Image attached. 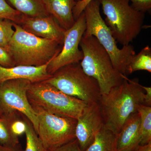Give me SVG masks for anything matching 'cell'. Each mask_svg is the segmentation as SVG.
<instances>
[{
	"label": "cell",
	"instance_id": "cell-11",
	"mask_svg": "<svg viewBox=\"0 0 151 151\" xmlns=\"http://www.w3.org/2000/svg\"><path fill=\"white\" fill-rule=\"evenodd\" d=\"M104 125L98 102L87 103L77 119L76 139L80 149L85 151L94 140L95 135Z\"/></svg>",
	"mask_w": 151,
	"mask_h": 151
},
{
	"label": "cell",
	"instance_id": "cell-12",
	"mask_svg": "<svg viewBox=\"0 0 151 151\" xmlns=\"http://www.w3.org/2000/svg\"><path fill=\"white\" fill-rule=\"evenodd\" d=\"M27 32L42 38L63 44L65 30L52 16L31 17L22 15L19 24Z\"/></svg>",
	"mask_w": 151,
	"mask_h": 151
},
{
	"label": "cell",
	"instance_id": "cell-1",
	"mask_svg": "<svg viewBox=\"0 0 151 151\" xmlns=\"http://www.w3.org/2000/svg\"><path fill=\"white\" fill-rule=\"evenodd\" d=\"M123 76L122 83L108 94L101 95L98 102L104 125L116 135L128 118L137 113L139 106L145 105V92L138 80Z\"/></svg>",
	"mask_w": 151,
	"mask_h": 151
},
{
	"label": "cell",
	"instance_id": "cell-23",
	"mask_svg": "<svg viewBox=\"0 0 151 151\" xmlns=\"http://www.w3.org/2000/svg\"><path fill=\"white\" fill-rule=\"evenodd\" d=\"M14 23L9 20H0V47L7 49L14 32Z\"/></svg>",
	"mask_w": 151,
	"mask_h": 151
},
{
	"label": "cell",
	"instance_id": "cell-4",
	"mask_svg": "<svg viewBox=\"0 0 151 151\" xmlns=\"http://www.w3.org/2000/svg\"><path fill=\"white\" fill-rule=\"evenodd\" d=\"M98 0H92L84 10L86 28L84 36H92L108 52L114 67L119 73L127 75V67L136 53L134 47L129 45L119 48L110 29L102 18Z\"/></svg>",
	"mask_w": 151,
	"mask_h": 151
},
{
	"label": "cell",
	"instance_id": "cell-27",
	"mask_svg": "<svg viewBox=\"0 0 151 151\" xmlns=\"http://www.w3.org/2000/svg\"><path fill=\"white\" fill-rule=\"evenodd\" d=\"M48 151H82L76 139L63 145L55 150Z\"/></svg>",
	"mask_w": 151,
	"mask_h": 151
},
{
	"label": "cell",
	"instance_id": "cell-20",
	"mask_svg": "<svg viewBox=\"0 0 151 151\" xmlns=\"http://www.w3.org/2000/svg\"><path fill=\"white\" fill-rule=\"evenodd\" d=\"M138 113L140 116L141 145L151 142V107L141 105L138 108Z\"/></svg>",
	"mask_w": 151,
	"mask_h": 151
},
{
	"label": "cell",
	"instance_id": "cell-7",
	"mask_svg": "<svg viewBox=\"0 0 151 151\" xmlns=\"http://www.w3.org/2000/svg\"><path fill=\"white\" fill-rule=\"evenodd\" d=\"M45 81L87 103L98 102L101 96L97 81L84 72L79 62L61 68Z\"/></svg>",
	"mask_w": 151,
	"mask_h": 151
},
{
	"label": "cell",
	"instance_id": "cell-3",
	"mask_svg": "<svg viewBox=\"0 0 151 151\" xmlns=\"http://www.w3.org/2000/svg\"><path fill=\"white\" fill-rule=\"evenodd\" d=\"M79 46L83 54L80 65L87 75L97 81L101 95L108 94L122 83L123 74L114 67L108 52L96 38L83 36Z\"/></svg>",
	"mask_w": 151,
	"mask_h": 151
},
{
	"label": "cell",
	"instance_id": "cell-19",
	"mask_svg": "<svg viewBox=\"0 0 151 151\" xmlns=\"http://www.w3.org/2000/svg\"><path fill=\"white\" fill-rule=\"evenodd\" d=\"M143 70L151 72V48L148 45L133 57L127 67V74Z\"/></svg>",
	"mask_w": 151,
	"mask_h": 151
},
{
	"label": "cell",
	"instance_id": "cell-8",
	"mask_svg": "<svg viewBox=\"0 0 151 151\" xmlns=\"http://www.w3.org/2000/svg\"><path fill=\"white\" fill-rule=\"evenodd\" d=\"M38 118L37 134L46 151L55 150L76 139V119L35 111Z\"/></svg>",
	"mask_w": 151,
	"mask_h": 151
},
{
	"label": "cell",
	"instance_id": "cell-32",
	"mask_svg": "<svg viewBox=\"0 0 151 151\" xmlns=\"http://www.w3.org/2000/svg\"><path fill=\"white\" fill-rule=\"evenodd\" d=\"M76 1V2L78 1H81V0H75Z\"/></svg>",
	"mask_w": 151,
	"mask_h": 151
},
{
	"label": "cell",
	"instance_id": "cell-18",
	"mask_svg": "<svg viewBox=\"0 0 151 151\" xmlns=\"http://www.w3.org/2000/svg\"><path fill=\"white\" fill-rule=\"evenodd\" d=\"M20 112L14 111L2 114L0 117V144L8 147H16L19 145V137L12 131L13 122Z\"/></svg>",
	"mask_w": 151,
	"mask_h": 151
},
{
	"label": "cell",
	"instance_id": "cell-21",
	"mask_svg": "<svg viewBox=\"0 0 151 151\" xmlns=\"http://www.w3.org/2000/svg\"><path fill=\"white\" fill-rule=\"evenodd\" d=\"M26 146L24 151H47L44 147L31 122L25 117Z\"/></svg>",
	"mask_w": 151,
	"mask_h": 151
},
{
	"label": "cell",
	"instance_id": "cell-25",
	"mask_svg": "<svg viewBox=\"0 0 151 151\" xmlns=\"http://www.w3.org/2000/svg\"><path fill=\"white\" fill-rule=\"evenodd\" d=\"M132 3L134 9L139 12L145 13L151 8V0H129Z\"/></svg>",
	"mask_w": 151,
	"mask_h": 151
},
{
	"label": "cell",
	"instance_id": "cell-28",
	"mask_svg": "<svg viewBox=\"0 0 151 151\" xmlns=\"http://www.w3.org/2000/svg\"><path fill=\"white\" fill-rule=\"evenodd\" d=\"M142 88L145 92V105L151 106V88L142 85Z\"/></svg>",
	"mask_w": 151,
	"mask_h": 151
},
{
	"label": "cell",
	"instance_id": "cell-10",
	"mask_svg": "<svg viewBox=\"0 0 151 151\" xmlns=\"http://www.w3.org/2000/svg\"><path fill=\"white\" fill-rule=\"evenodd\" d=\"M86 28V20L83 12L74 24L65 31L61 51L47 65V71L50 74L52 75L65 65L81 61L83 54L79 46Z\"/></svg>",
	"mask_w": 151,
	"mask_h": 151
},
{
	"label": "cell",
	"instance_id": "cell-15",
	"mask_svg": "<svg viewBox=\"0 0 151 151\" xmlns=\"http://www.w3.org/2000/svg\"><path fill=\"white\" fill-rule=\"evenodd\" d=\"M47 12L60 27L66 30L74 24L73 10L75 0H42Z\"/></svg>",
	"mask_w": 151,
	"mask_h": 151
},
{
	"label": "cell",
	"instance_id": "cell-31",
	"mask_svg": "<svg viewBox=\"0 0 151 151\" xmlns=\"http://www.w3.org/2000/svg\"><path fill=\"white\" fill-rule=\"evenodd\" d=\"M2 116V113H1V112H0V117H1V116Z\"/></svg>",
	"mask_w": 151,
	"mask_h": 151
},
{
	"label": "cell",
	"instance_id": "cell-22",
	"mask_svg": "<svg viewBox=\"0 0 151 151\" xmlns=\"http://www.w3.org/2000/svg\"><path fill=\"white\" fill-rule=\"evenodd\" d=\"M22 14L13 8L6 0H0V20L8 19L19 24Z\"/></svg>",
	"mask_w": 151,
	"mask_h": 151
},
{
	"label": "cell",
	"instance_id": "cell-29",
	"mask_svg": "<svg viewBox=\"0 0 151 151\" xmlns=\"http://www.w3.org/2000/svg\"><path fill=\"white\" fill-rule=\"evenodd\" d=\"M0 151H24L22 149L20 145L16 147H8L0 144Z\"/></svg>",
	"mask_w": 151,
	"mask_h": 151
},
{
	"label": "cell",
	"instance_id": "cell-16",
	"mask_svg": "<svg viewBox=\"0 0 151 151\" xmlns=\"http://www.w3.org/2000/svg\"><path fill=\"white\" fill-rule=\"evenodd\" d=\"M9 5L25 16L35 17L50 15L42 0H6Z\"/></svg>",
	"mask_w": 151,
	"mask_h": 151
},
{
	"label": "cell",
	"instance_id": "cell-24",
	"mask_svg": "<svg viewBox=\"0 0 151 151\" xmlns=\"http://www.w3.org/2000/svg\"><path fill=\"white\" fill-rule=\"evenodd\" d=\"M0 65L5 67L15 66L14 61L7 50L0 47Z\"/></svg>",
	"mask_w": 151,
	"mask_h": 151
},
{
	"label": "cell",
	"instance_id": "cell-13",
	"mask_svg": "<svg viewBox=\"0 0 151 151\" xmlns=\"http://www.w3.org/2000/svg\"><path fill=\"white\" fill-rule=\"evenodd\" d=\"M49 63L38 67L17 65L5 67L0 65V85L14 79H27L32 83L46 81L52 76L47 71Z\"/></svg>",
	"mask_w": 151,
	"mask_h": 151
},
{
	"label": "cell",
	"instance_id": "cell-26",
	"mask_svg": "<svg viewBox=\"0 0 151 151\" xmlns=\"http://www.w3.org/2000/svg\"><path fill=\"white\" fill-rule=\"evenodd\" d=\"M92 0H81L76 2L73 10V17L75 20L84 12L85 8Z\"/></svg>",
	"mask_w": 151,
	"mask_h": 151
},
{
	"label": "cell",
	"instance_id": "cell-9",
	"mask_svg": "<svg viewBox=\"0 0 151 151\" xmlns=\"http://www.w3.org/2000/svg\"><path fill=\"white\" fill-rule=\"evenodd\" d=\"M31 82L24 79L9 80L0 85V112L2 114L18 111L23 114L32 124L37 132V113L30 104L27 91Z\"/></svg>",
	"mask_w": 151,
	"mask_h": 151
},
{
	"label": "cell",
	"instance_id": "cell-14",
	"mask_svg": "<svg viewBox=\"0 0 151 151\" xmlns=\"http://www.w3.org/2000/svg\"><path fill=\"white\" fill-rule=\"evenodd\" d=\"M140 116L132 114L124 123L117 134V151H133L141 141Z\"/></svg>",
	"mask_w": 151,
	"mask_h": 151
},
{
	"label": "cell",
	"instance_id": "cell-5",
	"mask_svg": "<svg viewBox=\"0 0 151 151\" xmlns=\"http://www.w3.org/2000/svg\"><path fill=\"white\" fill-rule=\"evenodd\" d=\"M105 16V22L116 41L128 45L139 34L144 13L134 9L129 0H98Z\"/></svg>",
	"mask_w": 151,
	"mask_h": 151
},
{
	"label": "cell",
	"instance_id": "cell-30",
	"mask_svg": "<svg viewBox=\"0 0 151 151\" xmlns=\"http://www.w3.org/2000/svg\"><path fill=\"white\" fill-rule=\"evenodd\" d=\"M133 151H151V142L143 145H139Z\"/></svg>",
	"mask_w": 151,
	"mask_h": 151
},
{
	"label": "cell",
	"instance_id": "cell-17",
	"mask_svg": "<svg viewBox=\"0 0 151 151\" xmlns=\"http://www.w3.org/2000/svg\"><path fill=\"white\" fill-rule=\"evenodd\" d=\"M117 135L103 126L85 151H117Z\"/></svg>",
	"mask_w": 151,
	"mask_h": 151
},
{
	"label": "cell",
	"instance_id": "cell-2",
	"mask_svg": "<svg viewBox=\"0 0 151 151\" xmlns=\"http://www.w3.org/2000/svg\"><path fill=\"white\" fill-rule=\"evenodd\" d=\"M14 32L6 49L15 66H42L48 63L62 49L63 44L57 41L42 38L27 32L14 23Z\"/></svg>",
	"mask_w": 151,
	"mask_h": 151
},
{
	"label": "cell",
	"instance_id": "cell-6",
	"mask_svg": "<svg viewBox=\"0 0 151 151\" xmlns=\"http://www.w3.org/2000/svg\"><path fill=\"white\" fill-rule=\"evenodd\" d=\"M28 99L34 111L76 119L87 103L63 93L46 81L31 83Z\"/></svg>",
	"mask_w": 151,
	"mask_h": 151
}]
</instances>
